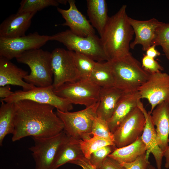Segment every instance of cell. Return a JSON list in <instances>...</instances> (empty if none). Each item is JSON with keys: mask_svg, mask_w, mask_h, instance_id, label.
<instances>
[{"mask_svg": "<svg viewBox=\"0 0 169 169\" xmlns=\"http://www.w3.org/2000/svg\"><path fill=\"white\" fill-rule=\"evenodd\" d=\"M15 59L18 63L30 68V74L24 79L25 82L38 87L52 85L51 53L40 49H34L24 52Z\"/></svg>", "mask_w": 169, "mask_h": 169, "instance_id": "cell-4", "label": "cell"}, {"mask_svg": "<svg viewBox=\"0 0 169 169\" xmlns=\"http://www.w3.org/2000/svg\"><path fill=\"white\" fill-rule=\"evenodd\" d=\"M0 107V145L2 146L5 137L13 134L14 130V103H5L1 101Z\"/></svg>", "mask_w": 169, "mask_h": 169, "instance_id": "cell-26", "label": "cell"}, {"mask_svg": "<svg viewBox=\"0 0 169 169\" xmlns=\"http://www.w3.org/2000/svg\"><path fill=\"white\" fill-rule=\"evenodd\" d=\"M68 136L63 130L51 137H32L34 145L29 150L32 152L36 169H52L58 150Z\"/></svg>", "mask_w": 169, "mask_h": 169, "instance_id": "cell-9", "label": "cell"}, {"mask_svg": "<svg viewBox=\"0 0 169 169\" xmlns=\"http://www.w3.org/2000/svg\"><path fill=\"white\" fill-rule=\"evenodd\" d=\"M109 62L114 76L115 86L124 93L137 91L151 74L143 69L131 53Z\"/></svg>", "mask_w": 169, "mask_h": 169, "instance_id": "cell-3", "label": "cell"}, {"mask_svg": "<svg viewBox=\"0 0 169 169\" xmlns=\"http://www.w3.org/2000/svg\"><path fill=\"white\" fill-rule=\"evenodd\" d=\"M72 54L81 79H89L96 62L88 56L79 53L72 51Z\"/></svg>", "mask_w": 169, "mask_h": 169, "instance_id": "cell-27", "label": "cell"}, {"mask_svg": "<svg viewBox=\"0 0 169 169\" xmlns=\"http://www.w3.org/2000/svg\"><path fill=\"white\" fill-rule=\"evenodd\" d=\"M115 86L100 88L96 114L107 121L112 116L117 104L124 93Z\"/></svg>", "mask_w": 169, "mask_h": 169, "instance_id": "cell-22", "label": "cell"}, {"mask_svg": "<svg viewBox=\"0 0 169 169\" xmlns=\"http://www.w3.org/2000/svg\"><path fill=\"white\" fill-rule=\"evenodd\" d=\"M164 156L165 158V167L166 168H169V138L168 145L164 152Z\"/></svg>", "mask_w": 169, "mask_h": 169, "instance_id": "cell-38", "label": "cell"}, {"mask_svg": "<svg viewBox=\"0 0 169 169\" xmlns=\"http://www.w3.org/2000/svg\"><path fill=\"white\" fill-rule=\"evenodd\" d=\"M59 4L58 0H22L17 13H37L49 6L57 7Z\"/></svg>", "mask_w": 169, "mask_h": 169, "instance_id": "cell-29", "label": "cell"}, {"mask_svg": "<svg viewBox=\"0 0 169 169\" xmlns=\"http://www.w3.org/2000/svg\"><path fill=\"white\" fill-rule=\"evenodd\" d=\"M36 12L13 14L0 25V37L14 38L25 35Z\"/></svg>", "mask_w": 169, "mask_h": 169, "instance_id": "cell-17", "label": "cell"}, {"mask_svg": "<svg viewBox=\"0 0 169 169\" xmlns=\"http://www.w3.org/2000/svg\"><path fill=\"white\" fill-rule=\"evenodd\" d=\"M146 169H156L150 163L147 166Z\"/></svg>", "mask_w": 169, "mask_h": 169, "instance_id": "cell-40", "label": "cell"}, {"mask_svg": "<svg viewBox=\"0 0 169 169\" xmlns=\"http://www.w3.org/2000/svg\"><path fill=\"white\" fill-rule=\"evenodd\" d=\"M15 142L28 136L47 138L62 132L64 124L54 111L53 106L24 100L14 103Z\"/></svg>", "mask_w": 169, "mask_h": 169, "instance_id": "cell-1", "label": "cell"}, {"mask_svg": "<svg viewBox=\"0 0 169 169\" xmlns=\"http://www.w3.org/2000/svg\"><path fill=\"white\" fill-rule=\"evenodd\" d=\"M123 5L115 14L109 17L100 36L105 51L110 61L120 58L130 53L131 42L134 32Z\"/></svg>", "mask_w": 169, "mask_h": 169, "instance_id": "cell-2", "label": "cell"}, {"mask_svg": "<svg viewBox=\"0 0 169 169\" xmlns=\"http://www.w3.org/2000/svg\"><path fill=\"white\" fill-rule=\"evenodd\" d=\"M138 91L131 93H124L120 99L111 117L107 121L111 132L116 130L124 119L138 105L141 99Z\"/></svg>", "mask_w": 169, "mask_h": 169, "instance_id": "cell-19", "label": "cell"}, {"mask_svg": "<svg viewBox=\"0 0 169 169\" xmlns=\"http://www.w3.org/2000/svg\"><path fill=\"white\" fill-rule=\"evenodd\" d=\"M146 119L143 113L137 106L124 119L113 133L115 145L120 148L135 142L141 136Z\"/></svg>", "mask_w": 169, "mask_h": 169, "instance_id": "cell-11", "label": "cell"}, {"mask_svg": "<svg viewBox=\"0 0 169 169\" xmlns=\"http://www.w3.org/2000/svg\"><path fill=\"white\" fill-rule=\"evenodd\" d=\"M99 101L83 110L74 112H63L57 110L56 114L63 122V130L66 134L79 140L90 137Z\"/></svg>", "mask_w": 169, "mask_h": 169, "instance_id": "cell-6", "label": "cell"}, {"mask_svg": "<svg viewBox=\"0 0 169 169\" xmlns=\"http://www.w3.org/2000/svg\"><path fill=\"white\" fill-rule=\"evenodd\" d=\"M59 3L66 4L68 2V0H58Z\"/></svg>", "mask_w": 169, "mask_h": 169, "instance_id": "cell-39", "label": "cell"}, {"mask_svg": "<svg viewBox=\"0 0 169 169\" xmlns=\"http://www.w3.org/2000/svg\"><path fill=\"white\" fill-rule=\"evenodd\" d=\"M69 8L67 10L57 8L58 11L62 15L65 22L61 25L67 26L74 34L86 37L95 34L94 28L89 21L78 9L74 0H68Z\"/></svg>", "mask_w": 169, "mask_h": 169, "instance_id": "cell-14", "label": "cell"}, {"mask_svg": "<svg viewBox=\"0 0 169 169\" xmlns=\"http://www.w3.org/2000/svg\"><path fill=\"white\" fill-rule=\"evenodd\" d=\"M24 100L50 105L63 112L69 111L73 109L72 104L55 93L52 85L44 87L35 86L32 89L25 91L17 90L7 98L1 99V101L14 103Z\"/></svg>", "mask_w": 169, "mask_h": 169, "instance_id": "cell-8", "label": "cell"}, {"mask_svg": "<svg viewBox=\"0 0 169 169\" xmlns=\"http://www.w3.org/2000/svg\"><path fill=\"white\" fill-rule=\"evenodd\" d=\"M117 148L113 145L99 148L91 154L89 160V163L96 169H100L105 159Z\"/></svg>", "mask_w": 169, "mask_h": 169, "instance_id": "cell-32", "label": "cell"}, {"mask_svg": "<svg viewBox=\"0 0 169 169\" xmlns=\"http://www.w3.org/2000/svg\"><path fill=\"white\" fill-rule=\"evenodd\" d=\"M91 134L93 136H97L113 142V133L109 129L107 121L97 115L93 122Z\"/></svg>", "mask_w": 169, "mask_h": 169, "instance_id": "cell-31", "label": "cell"}, {"mask_svg": "<svg viewBox=\"0 0 169 169\" xmlns=\"http://www.w3.org/2000/svg\"></svg>", "mask_w": 169, "mask_h": 169, "instance_id": "cell-41", "label": "cell"}, {"mask_svg": "<svg viewBox=\"0 0 169 169\" xmlns=\"http://www.w3.org/2000/svg\"><path fill=\"white\" fill-rule=\"evenodd\" d=\"M138 107L143 113L146 119L145 126L141 137L146 146V156L149 158L150 154H152L157 169H161L164 152L158 145L156 133L151 119V114L150 111H147L141 101L138 103Z\"/></svg>", "mask_w": 169, "mask_h": 169, "instance_id": "cell-16", "label": "cell"}, {"mask_svg": "<svg viewBox=\"0 0 169 169\" xmlns=\"http://www.w3.org/2000/svg\"><path fill=\"white\" fill-rule=\"evenodd\" d=\"M86 160L81 149L79 140L68 136L58 150L52 169H57L73 161Z\"/></svg>", "mask_w": 169, "mask_h": 169, "instance_id": "cell-21", "label": "cell"}, {"mask_svg": "<svg viewBox=\"0 0 169 169\" xmlns=\"http://www.w3.org/2000/svg\"><path fill=\"white\" fill-rule=\"evenodd\" d=\"M156 46L154 45L151 46L146 51V55L154 59L157 56H159L161 53L156 49Z\"/></svg>", "mask_w": 169, "mask_h": 169, "instance_id": "cell-37", "label": "cell"}, {"mask_svg": "<svg viewBox=\"0 0 169 169\" xmlns=\"http://www.w3.org/2000/svg\"><path fill=\"white\" fill-rule=\"evenodd\" d=\"M79 142L84 156L88 160L91 154L99 148L106 146L114 145L112 141L95 136L83 140H79Z\"/></svg>", "mask_w": 169, "mask_h": 169, "instance_id": "cell-28", "label": "cell"}, {"mask_svg": "<svg viewBox=\"0 0 169 169\" xmlns=\"http://www.w3.org/2000/svg\"><path fill=\"white\" fill-rule=\"evenodd\" d=\"M146 153L139 157L135 161L130 163H120L126 169H146L150 163Z\"/></svg>", "mask_w": 169, "mask_h": 169, "instance_id": "cell-34", "label": "cell"}, {"mask_svg": "<svg viewBox=\"0 0 169 169\" xmlns=\"http://www.w3.org/2000/svg\"><path fill=\"white\" fill-rule=\"evenodd\" d=\"M89 80L100 88L115 86L114 76L109 61L96 62Z\"/></svg>", "mask_w": 169, "mask_h": 169, "instance_id": "cell-25", "label": "cell"}, {"mask_svg": "<svg viewBox=\"0 0 169 169\" xmlns=\"http://www.w3.org/2000/svg\"><path fill=\"white\" fill-rule=\"evenodd\" d=\"M14 92L11 91L10 85H7L0 87V97L4 99L12 95Z\"/></svg>", "mask_w": 169, "mask_h": 169, "instance_id": "cell-36", "label": "cell"}, {"mask_svg": "<svg viewBox=\"0 0 169 169\" xmlns=\"http://www.w3.org/2000/svg\"><path fill=\"white\" fill-rule=\"evenodd\" d=\"M28 72L17 67L9 60L0 56V86L12 85L21 87L23 91L32 89L35 86L24 79Z\"/></svg>", "mask_w": 169, "mask_h": 169, "instance_id": "cell-18", "label": "cell"}, {"mask_svg": "<svg viewBox=\"0 0 169 169\" xmlns=\"http://www.w3.org/2000/svg\"><path fill=\"white\" fill-rule=\"evenodd\" d=\"M153 45L160 46L167 59L169 60V23L161 22L157 27Z\"/></svg>", "mask_w": 169, "mask_h": 169, "instance_id": "cell-30", "label": "cell"}, {"mask_svg": "<svg viewBox=\"0 0 169 169\" xmlns=\"http://www.w3.org/2000/svg\"><path fill=\"white\" fill-rule=\"evenodd\" d=\"M100 88L89 79H81L66 83L54 89V92L72 104L83 105L87 107L98 102Z\"/></svg>", "mask_w": 169, "mask_h": 169, "instance_id": "cell-7", "label": "cell"}, {"mask_svg": "<svg viewBox=\"0 0 169 169\" xmlns=\"http://www.w3.org/2000/svg\"><path fill=\"white\" fill-rule=\"evenodd\" d=\"M87 6L89 21L100 36L109 18L106 2L105 0H87Z\"/></svg>", "mask_w": 169, "mask_h": 169, "instance_id": "cell-23", "label": "cell"}, {"mask_svg": "<svg viewBox=\"0 0 169 169\" xmlns=\"http://www.w3.org/2000/svg\"><path fill=\"white\" fill-rule=\"evenodd\" d=\"M49 40V36L37 32L14 38L0 37V56L9 60L25 51L40 49Z\"/></svg>", "mask_w": 169, "mask_h": 169, "instance_id": "cell-12", "label": "cell"}, {"mask_svg": "<svg viewBox=\"0 0 169 169\" xmlns=\"http://www.w3.org/2000/svg\"><path fill=\"white\" fill-rule=\"evenodd\" d=\"M146 146L141 136L131 144L124 147L117 148L108 156L119 163H130L136 161L146 152Z\"/></svg>", "mask_w": 169, "mask_h": 169, "instance_id": "cell-24", "label": "cell"}, {"mask_svg": "<svg viewBox=\"0 0 169 169\" xmlns=\"http://www.w3.org/2000/svg\"><path fill=\"white\" fill-rule=\"evenodd\" d=\"M151 118L160 148L164 151L168 145L169 135V103L163 102L157 105L151 113Z\"/></svg>", "mask_w": 169, "mask_h": 169, "instance_id": "cell-20", "label": "cell"}, {"mask_svg": "<svg viewBox=\"0 0 169 169\" xmlns=\"http://www.w3.org/2000/svg\"><path fill=\"white\" fill-rule=\"evenodd\" d=\"M49 40L63 44L68 50L85 54L98 62L109 61L100 39L95 34L83 37L67 30L49 36Z\"/></svg>", "mask_w": 169, "mask_h": 169, "instance_id": "cell-5", "label": "cell"}, {"mask_svg": "<svg viewBox=\"0 0 169 169\" xmlns=\"http://www.w3.org/2000/svg\"><path fill=\"white\" fill-rule=\"evenodd\" d=\"M142 66L143 69L150 74H153L164 70L161 66L154 59L146 55H144L142 59Z\"/></svg>", "mask_w": 169, "mask_h": 169, "instance_id": "cell-33", "label": "cell"}, {"mask_svg": "<svg viewBox=\"0 0 169 169\" xmlns=\"http://www.w3.org/2000/svg\"><path fill=\"white\" fill-rule=\"evenodd\" d=\"M100 169H126L116 160L107 156Z\"/></svg>", "mask_w": 169, "mask_h": 169, "instance_id": "cell-35", "label": "cell"}, {"mask_svg": "<svg viewBox=\"0 0 169 169\" xmlns=\"http://www.w3.org/2000/svg\"><path fill=\"white\" fill-rule=\"evenodd\" d=\"M51 64L54 76V89L68 82L81 79L75 66L72 51L57 48L51 52Z\"/></svg>", "mask_w": 169, "mask_h": 169, "instance_id": "cell-10", "label": "cell"}, {"mask_svg": "<svg viewBox=\"0 0 169 169\" xmlns=\"http://www.w3.org/2000/svg\"><path fill=\"white\" fill-rule=\"evenodd\" d=\"M141 98L147 99L151 105L150 113L159 104L169 103V75L160 72L151 74L148 80L138 89Z\"/></svg>", "mask_w": 169, "mask_h": 169, "instance_id": "cell-13", "label": "cell"}, {"mask_svg": "<svg viewBox=\"0 0 169 169\" xmlns=\"http://www.w3.org/2000/svg\"><path fill=\"white\" fill-rule=\"evenodd\" d=\"M129 21L135 35L130 44V48L133 49L137 45L140 44L142 49L146 51L153 45L156 29L161 22L155 18L139 20L129 17Z\"/></svg>", "mask_w": 169, "mask_h": 169, "instance_id": "cell-15", "label": "cell"}]
</instances>
